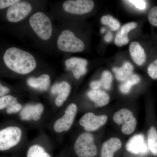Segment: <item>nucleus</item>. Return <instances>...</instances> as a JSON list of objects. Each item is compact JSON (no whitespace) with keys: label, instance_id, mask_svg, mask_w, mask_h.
I'll use <instances>...</instances> for the list:
<instances>
[{"label":"nucleus","instance_id":"1","mask_svg":"<svg viewBox=\"0 0 157 157\" xmlns=\"http://www.w3.org/2000/svg\"><path fill=\"white\" fill-rule=\"evenodd\" d=\"M3 59L9 69L18 74L31 73L36 67V59L31 54L16 47L7 49Z\"/></svg>","mask_w":157,"mask_h":157},{"label":"nucleus","instance_id":"2","mask_svg":"<svg viewBox=\"0 0 157 157\" xmlns=\"http://www.w3.org/2000/svg\"><path fill=\"white\" fill-rule=\"evenodd\" d=\"M29 24L34 32L43 40H47L51 37L52 27L49 17L41 12L33 14L29 19Z\"/></svg>","mask_w":157,"mask_h":157},{"label":"nucleus","instance_id":"3","mask_svg":"<svg viewBox=\"0 0 157 157\" xmlns=\"http://www.w3.org/2000/svg\"><path fill=\"white\" fill-rule=\"evenodd\" d=\"M74 149L79 157H94L98 153L94 136L87 132L78 136L74 144Z\"/></svg>","mask_w":157,"mask_h":157},{"label":"nucleus","instance_id":"4","mask_svg":"<svg viewBox=\"0 0 157 157\" xmlns=\"http://www.w3.org/2000/svg\"><path fill=\"white\" fill-rule=\"evenodd\" d=\"M58 47L65 52H79L83 51L84 43L75 36L74 33L69 30L62 32L57 41Z\"/></svg>","mask_w":157,"mask_h":157},{"label":"nucleus","instance_id":"5","mask_svg":"<svg viewBox=\"0 0 157 157\" xmlns=\"http://www.w3.org/2000/svg\"><path fill=\"white\" fill-rule=\"evenodd\" d=\"M21 130L17 127H9L0 131V151L8 150L17 145L21 137Z\"/></svg>","mask_w":157,"mask_h":157},{"label":"nucleus","instance_id":"6","mask_svg":"<svg viewBox=\"0 0 157 157\" xmlns=\"http://www.w3.org/2000/svg\"><path fill=\"white\" fill-rule=\"evenodd\" d=\"M113 121L118 124H122L121 131L125 135L132 134L137 126V120L132 113L128 109H122L115 113Z\"/></svg>","mask_w":157,"mask_h":157},{"label":"nucleus","instance_id":"7","mask_svg":"<svg viewBox=\"0 0 157 157\" xmlns=\"http://www.w3.org/2000/svg\"><path fill=\"white\" fill-rule=\"evenodd\" d=\"M32 10V6L30 3L20 1L9 7L6 17L10 22H18L28 16Z\"/></svg>","mask_w":157,"mask_h":157},{"label":"nucleus","instance_id":"8","mask_svg":"<svg viewBox=\"0 0 157 157\" xmlns=\"http://www.w3.org/2000/svg\"><path fill=\"white\" fill-rule=\"evenodd\" d=\"M77 107L76 104H70L67 107L64 115L56 121L53 128L57 133L66 132L70 129L73 124L76 113Z\"/></svg>","mask_w":157,"mask_h":157},{"label":"nucleus","instance_id":"9","mask_svg":"<svg viewBox=\"0 0 157 157\" xmlns=\"http://www.w3.org/2000/svg\"><path fill=\"white\" fill-rule=\"evenodd\" d=\"M94 6L91 0H69L63 3V8L66 12L70 14H83L90 12Z\"/></svg>","mask_w":157,"mask_h":157},{"label":"nucleus","instance_id":"10","mask_svg":"<svg viewBox=\"0 0 157 157\" xmlns=\"http://www.w3.org/2000/svg\"><path fill=\"white\" fill-rule=\"evenodd\" d=\"M107 119V116L96 115L93 113L89 112L85 114L80 118L79 124L87 132H93L104 125Z\"/></svg>","mask_w":157,"mask_h":157},{"label":"nucleus","instance_id":"11","mask_svg":"<svg viewBox=\"0 0 157 157\" xmlns=\"http://www.w3.org/2000/svg\"><path fill=\"white\" fill-rule=\"evenodd\" d=\"M128 151L136 155H146L148 152L145 137L142 134H137L131 137L125 146Z\"/></svg>","mask_w":157,"mask_h":157},{"label":"nucleus","instance_id":"12","mask_svg":"<svg viewBox=\"0 0 157 157\" xmlns=\"http://www.w3.org/2000/svg\"><path fill=\"white\" fill-rule=\"evenodd\" d=\"M67 70H71L73 72L75 78L78 79L81 76L87 72L86 67L88 62L85 59L73 57L65 61Z\"/></svg>","mask_w":157,"mask_h":157},{"label":"nucleus","instance_id":"13","mask_svg":"<svg viewBox=\"0 0 157 157\" xmlns=\"http://www.w3.org/2000/svg\"><path fill=\"white\" fill-rule=\"evenodd\" d=\"M44 110V106L39 103L36 104H27L20 113L21 119L23 121H39Z\"/></svg>","mask_w":157,"mask_h":157},{"label":"nucleus","instance_id":"14","mask_svg":"<svg viewBox=\"0 0 157 157\" xmlns=\"http://www.w3.org/2000/svg\"><path fill=\"white\" fill-rule=\"evenodd\" d=\"M70 91L71 86L67 82L63 81L53 85L51 90V92L52 94H58L55 101L57 106L61 107L67 101L70 95Z\"/></svg>","mask_w":157,"mask_h":157},{"label":"nucleus","instance_id":"15","mask_svg":"<svg viewBox=\"0 0 157 157\" xmlns=\"http://www.w3.org/2000/svg\"><path fill=\"white\" fill-rule=\"evenodd\" d=\"M122 146L121 140L117 137H112L105 141L101 150V157H113L114 153Z\"/></svg>","mask_w":157,"mask_h":157},{"label":"nucleus","instance_id":"16","mask_svg":"<svg viewBox=\"0 0 157 157\" xmlns=\"http://www.w3.org/2000/svg\"><path fill=\"white\" fill-rule=\"evenodd\" d=\"M129 50L132 59L136 64L140 66L145 63L146 53L139 42H132L129 46Z\"/></svg>","mask_w":157,"mask_h":157},{"label":"nucleus","instance_id":"17","mask_svg":"<svg viewBox=\"0 0 157 157\" xmlns=\"http://www.w3.org/2000/svg\"><path fill=\"white\" fill-rule=\"evenodd\" d=\"M29 86L40 91H46L50 84V76L47 74H43L39 77H30L27 79Z\"/></svg>","mask_w":157,"mask_h":157},{"label":"nucleus","instance_id":"18","mask_svg":"<svg viewBox=\"0 0 157 157\" xmlns=\"http://www.w3.org/2000/svg\"><path fill=\"white\" fill-rule=\"evenodd\" d=\"M87 96L90 100L95 103L96 107H103L109 102V95L101 90H90L88 92Z\"/></svg>","mask_w":157,"mask_h":157},{"label":"nucleus","instance_id":"19","mask_svg":"<svg viewBox=\"0 0 157 157\" xmlns=\"http://www.w3.org/2000/svg\"><path fill=\"white\" fill-rule=\"evenodd\" d=\"M133 66L128 62H125L121 67H113L112 70L116 77L120 81H124L132 74Z\"/></svg>","mask_w":157,"mask_h":157},{"label":"nucleus","instance_id":"20","mask_svg":"<svg viewBox=\"0 0 157 157\" xmlns=\"http://www.w3.org/2000/svg\"><path fill=\"white\" fill-rule=\"evenodd\" d=\"M140 80V77L136 74H132L129 78L125 80L120 86V90L124 94H128L131 90L132 86L139 83Z\"/></svg>","mask_w":157,"mask_h":157},{"label":"nucleus","instance_id":"21","mask_svg":"<svg viewBox=\"0 0 157 157\" xmlns=\"http://www.w3.org/2000/svg\"><path fill=\"white\" fill-rule=\"evenodd\" d=\"M149 148L152 153L157 155V132L154 127H151L149 130L147 135Z\"/></svg>","mask_w":157,"mask_h":157},{"label":"nucleus","instance_id":"22","mask_svg":"<svg viewBox=\"0 0 157 157\" xmlns=\"http://www.w3.org/2000/svg\"><path fill=\"white\" fill-rule=\"evenodd\" d=\"M27 157H51L40 145H33L29 149Z\"/></svg>","mask_w":157,"mask_h":157},{"label":"nucleus","instance_id":"23","mask_svg":"<svg viewBox=\"0 0 157 157\" xmlns=\"http://www.w3.org/2000/svg\"><path fill=\"white\" fill-rule=\"evenodd\" d=\"M101 23L104 25L109 26L113 31H117L121 26L119 21L111 15H104L101 19Z\"/></svg>","mask_w":157,"mask_h":157},{"label":"nucleus","instance_id":"24","mask_svg":"<svg viewBox=\"0 0 157 157\" xmlns=\"http://www.w3.org/2000/svg\"><path fill=\"white\" fill-rule=\"evenodd\" d=\"M17 98L11 95H6L0 97V109L9 108L17 103Z\"/></svg>","mask_w":157,"mask_h":157},{"label":"nucleus","instance_id":"25","mask_svg":"<svg viewBox=\"0 0 157 157\" xmlns=\"http://www.w3.org/2000/svg\"><path fill=\"white\" fill-rule=\"evenodd\" d=\"M113 80V76L109 71H105L103 72L101 76V80H99L101 87L105 90H109L111 88Z\"/></svg>","mask_w":157,"mask_h":157},{"label":"nucleus","instance_id":"26","mask_svg":"<svg viewBox=\"0 0 157 157\" xmlns=\"http://www.w3.org/2000/svg\"><path fill=\"white\" fill-rule=\"evenodd\" d=\"M129 42L128 35L123 33L120 31L117 34L115 41V45L118 47H121L123 45H127Z\"/></svg>","mask_w":157,"mask_h":157},{"label":"nucleus","instance_id":"27","mask_svg":"<svg viewBox=\"0 0 157 157\" xmlns=\"http://www.w3.org/2000/svg\"><path fill=\"white\" fill-rule=\"evenodd\" d=\"M147 73L152 79H157V59L149 65Z\"/></svg>","mask_w":157,"mask_h":157},{"label":"nucleus","instance_id":"28","mask_svg":"<svg viewBox=\"0 0 157 157\" xmlns=\"http://www.w3.org/2000/svg\"><path fill=\"white\" fill-rule=\"evenodd\" d=\"M148 19L151 24L157 27V6L151 9L148 14Z\"/></svg>","mask_w":157,"mask_h":157},{"label":"nucleus","instance_id":"29","mask_svg":"<svg viewBox=\"0 0 157 157\" xmlns=\"http://www.w3.org/2000/svg\"><path fill=\"white\" fill-rule=\"evenodd\" d=\"M137 27V24L136 22L128 23L122 27L120 31L123 33L128 35V34L129 33L130 31L136 28Z\"/></svg>","mask_w":157,"mask_h":157},{"label":"nucleus","instance_id":"30","mask_svg":"<svg viewBox=\"0 0 157 157\" xmlns=\"http://www.w3.org/2000/svg\"><path fill=\"white\" fill-rule=\"evenodd\" d=\"M127 2L132 3L136 8L140 10H144L146 9V3L145 1L141 0H130Z\"/></svg>","mask_w":157,"mask_h":157},{"label":"nucleus","instance_id":"31","mask_svg":"<svg viewBox=\"0 0 157 157\" xmlns=\"http://www.w3.org/2000/svg\"><path fill=\"white\" fill-rule=\"evenodd\" d=\"M19 1V0H0V9H6L7 7H10Z\"/></svg>","mask_w":157,"mask_h":157},{"label":"nucleus","instance_id":"32","mask_svg":"<svg viewBox=\"0 0 157 157\" xmlns=\"http://www.w3.org/2000/svg\"><path fill=\"white\" fill-rule=\"evenodd\" d=\"M21 108H22V106L19 103H17L11 107L7 108L6 112L9 114L16 113L19 112Z\"/></svg>","mask_w":157,"mask_h":157},{"label":"nucleus","instance_id":"33","mask_svg":"<svg viewBox=\"0 0 157 157\" xmlns=\"http://www.w3.org/2000/svg\"><path fill=\"white\" fill-rule=\"evenodd\" d=\"M90 86L92 90H97L100 89V88L101 87V86L99 80H95L91 82Z\"/></svg>","mask_w":157,"mask_h":157},{"label":"nucleus","instance_id":"34","mask_svg":"<svg viewBox=\"0 0 157 157\" xmlns=\"http://www.w3.org/2000/svg\"><path fill=\"white\" fill-rule=\"evenodd\" d=\"M10 92V90L6 86H3L0 83V97L6 96Z\"/></svg>","mask_w":157,"mask_h":157},{"label":"nucleus","instance_id":"35","mask_svg":"<svg viewBox=\"0 0 157 157\" xmlns=\"http://www.w3.org/2000/svg\"><path fill=\"white\" fill-rule=\"evenodd\" d=\"M113 39V35L111 32H109L104 37L105 41L107 42H111Z\"/></svg>","mask_w":157,"mask_h":157},{"label":"nucleus","instance_id":"36","mask_svg":"<svg viewBox=\"0 0 157 157\" xmlns=\"http://www.w3.org/2000/svg\"><path fill=\"white\" fill-rule=\"evenodd\" d=\"M105 31H106V29H105L104 28H103L101 29V33H104V32H105Z\"/></svg>","mask_w":157,"mask_h":157}]
</instances>
